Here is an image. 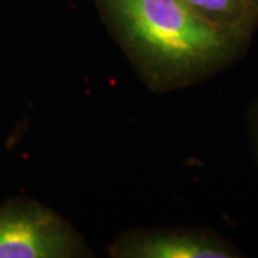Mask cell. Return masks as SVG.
Masks as SVG:
<instances>
[{
  "label": "cell",
  "mask_w": 258,
  "mask_h": 258,
  "mask_svg": "<svg viewBox=\"0 0 258 258\" xmlns=\"http://www.w3.org/2000/svg\"><path fill=\"white\" fill-rule=\"evenodd\" d=\"M112 39L155 93L185 89L245 55L251 37L218 28L179 0H93Z\"/></svg>",
  "instance_id": "6da1fadb"
},
{
  "label": "cell",
  "mask_w": 258,
  "mask_h": 258,
  "mask_svg": "<svg viewBox=\"0 0 258 258\" xmlns=\"http://www.w3.org/2000/svg\"><path fill=\"white\" fill-rule=\"evenodd\" d=\"M88 241L59 212L29 197L0 204V258H89Z\"/></svg>",
  "instance_id": "7a4b0ae2"
},
{
  "label": "cell",
  "mask_w": 258,
  "mask_h": 258,
  "mask_svg": "<svg viewBox=\"0 0 258 258\" xmlns=\"http://www.w3.org/2000/svg\"><path fill=\"white\" fill-rule=\"evenodd\" d=\"M111 258H237L238 249L221 235L198 227L131 228L108 245Z\"/></svg>",
  "instance_id": "3957f363"
},
{
  "label": "cell",
  "mask_w": 258,
  "mask_h": 258,
  "mask_svg": "<svg viewBox=\"0 0 258 258\" xmlns=\"http://www.w3.org/2000/svg\"><path fill=\"white\" fill-rule=\"evenodd\" d=\"M197 16L218 28L252 37L258 28V13L245 0H179Z\"/></svg>",
  "instance_id": "277c9868"
},
{
  "label": "cell",
  "mask_w": 258,
  "mask_h": 258,
  "mask_svg": "<svg viewBox=\"0 0 258 258\" xmlns=\"http://www.w3.org/2000/svg\"><path fill=\"white\" fill-rule=\"evenodd\" d=\"M249 132H251V141H252L254 152H255L258 159V103H255V106L252 108L251 116H249Z\"/></svg>",
  "instance_id": "5b68a950"
},
{
  "label": "cell",
  "mask_w": 258,
  "mask_h": 258,
  "mask_svg": "<svg viewBox=\"0 0 258 258\" xmlns=\"http://www.w3.org/2000/svg\"><path fill=\"white\" fill-rule=\"evenodd\" d=\"M248 3V6L254 10L255 13H258V0H245Z\"/></svg>",
  "instance_id": "8992f818"
}]
</instances>
